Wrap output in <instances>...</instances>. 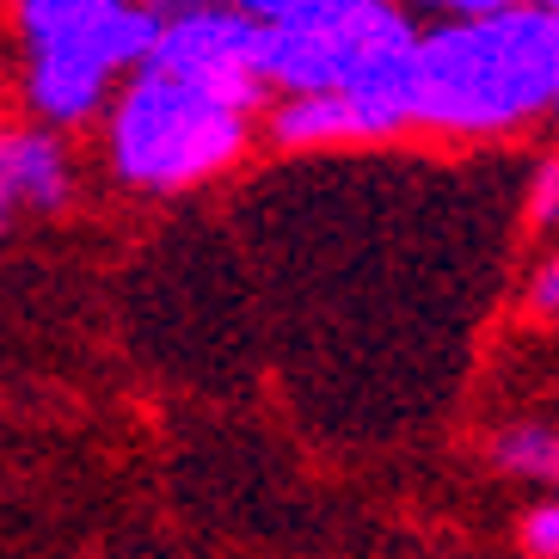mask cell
I'll return each instance as SVG.
<instances>
[{"mask_svg":"<svg viewBox=\"0 0 559 559\" xmlns=\"http://www.w3.org/2000/svg\"><path fill=\"white\" fill-rule=\"evenodd\" d=\"M559 86V13L510 0L418 37L412 123L486 135L547 111Z\"/></svg>","mask_w":559,"mask_h":559,"instance_id":"1","label":"cell"},{"mask_svg":"<svg viewBox=\"0 0 559 559\" xmlns=\"http://www.w3.org/2000/svg\"><path fill=\"white\" fill-rule=\"evenodd\" d=\"M247 148V111L215 99L210 86L142 62V81L123 93L111 117V160L130 185L185 191L240 160Z\"/></svg>","mask_w":559,"mask_h":559,"instance_id":"2","label":"cell"},{"mask_svg":"<svg viewBox=\"0 0 559 559\" xmlns=\"http://www.w3.org/2000/svg\"><path fill=\"white\" fill-rule=\"evenodd\" d=\"M19 25L32 44V105L56 123L99 111L111 68L142 62L160 32L142 0H25Z\"/></svg>","mask_w":559,"mask_h":559,"instance_id":"3","label":"cell"},{"mask_svg":"<svg viewBox=\"0 0 559 559\" xmlns=\"http://www.w3.org/2000/svg\"><path fill=\"white\" fill-rule=\"evenodd\" d=\"M259 44H264V19L215 0V7H185V13L160 19V32H154L142 62L166 68V74H185V81L210 86L215 99L252 111L264 93Z\"/></svg>","mask_w":559,"mask_h":559,"instance_id":"4","label":"cell"},{"mask_svg":"<svg viewBox=\"0 0 559 559\" xmlns=\"http://www.w3.org/2000/svg\"><path fill=\"white\" fill-rule=\"evenodd\" d=\"M271 135L283 148H326V142H376L388 130L350 86H313L271 117Z\"/></svg>","mask_w":559,"mask_h":559,"instance_id":"5","label":"cell"},{"mask_svg":"<svg viewBox=\"0 0 559 559\" xmlns=\"http://www.w3.org/2000/svg\"><path fill=\"white\" fill-rule=\"evenodd\" d=\"M13 166H19V198L32 210L68 203V160L50 135H13Z\"/></svg>","mask_w":559,"mask_h":559,"instance_id":"6","label":"cell"},{"mask_svg":"<svg viewBox=\"0 0 559 559\" xmlns=\"http://www.w3.org/2000/svg\"><path fill=\"white\" fill-rule=\"evenodd\" d=\"M492 461L510 467V474H523V479H554L559 486V430H542V425L504 430L492 443Z\"/></svg>","mask_w":559,"mask_h":559,"instance_id":"7","label":"cell"},{"mask_svg":"<svg viewBox=\"0 0 559 559\" xmlns=\"http://www.w3.org/2000/svg\"><path fill=\"white\" fill-rule=\"evenodd\" d=\"M228 7L264 19V25H332V19L357 13L362 0H228Z\"/></svg>","mask_w":559,"mask_h":559,"instance_id":"8","label":"cell"},{"mask_svg":"<svg viewBox=\"0 0 559 559\" xmlns=\"http://www.w3.org/2000/svg\"><path fill=\"white\" fill-rule=\"evenodd\" d=\"M523 547L528 554H542V559H559V498L523 516Z\"/></svg>","mask_w":559,"mask_h":559,"instance_id":"9","label":"cell"},{"mask_svg":"<svg viewBox=\"0 0 559 559\" xmlns=\"http://www.w3.org/2000/svg\"><path fill=\"white\" fill-rule=\"evenodd\" d=\"M528 215H535L542 228H554V222H559V160L535 173V198H528Z\"/></svg>","mask_w":559,"mask_h":559,"instance_id":"10","label":"cell"},{"mask_svg":"<svg viewBox=\"0 0 559 559\" xmlns=\"http://www.w3.org/2000/svg\"><path fill=\"white\" fill-rule=\"evenodd\" d=\"M19 166H13V135H0V234H7V222H13L19 210Z\"/></svg>","mask_w":559,"mask_h":559,"instance_id":"11","label":"cell"},{"mask_svg":"<svg viewBox=\"0 0 559 559\" xmlns=\"http://www.w3.org/2000/svg\"><path fill=\"white\" fill-rule=\"evenodd\" d=\"M528 308H535V313H547V320L559 313V252L542 264V277H535V289H528Z\"/></svg>","mask_w":559,"mask_h":559,"instance_id":"12","label":"cell"},{"mask_svg":"<svg viewBox=\"0 0 559 559\" xmlns=\"http://www.w3.org/2000/svg\"><path fill=\"white\" fill-rule=\"evenodd\" d=\"M412 7H437L449 19H474V13H492V7H510V0H412Z\"/></svg>","mask_w":559,"mask_h":559,"instance_id":"13","label":"cell"},{"mask_svg":"<svg viewBox=\"0 0 559 559\" xmlns=\"http://www.w3.org/2000/svg\"><path fill=\"white\" fill-rule=\"evenodd\" d=\"M535 7H547V13H559V0H535Z\"/></svg>","mask_w":559,"mask_h":559,"instance_id":"14","label":"cell"},{"mask_svg":"<svg viewBox=\"0 0 559 559\" xmlns=\"http://www.w3.org/2000/svg\"><path fill=\"white\" fill-rule=\"evenodd\" d=\"M554 111H559V86H554Z\"/></svg>","mask_w":559,"mask_h":559,"instance_id":"15","label":"cell"}]
</instances>
